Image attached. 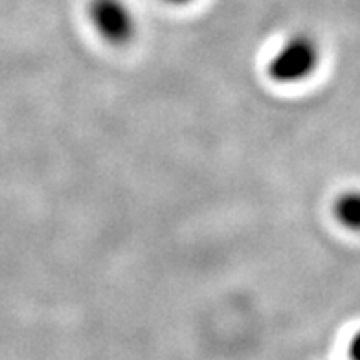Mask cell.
Instances as JSON below:
<instances>
[{
    "label": "cell",
    "instance_id": "4",
    "mask_svg": "<svg viewBox=\"0 0 360 360\" xmlns=\"http://www.w3.org/2000/svg\"><path fill=\"white\" fill-rule=\"evenodd\" d=\"M349 353H351V359L360 360V331L356 333L355 337H353V340H351Z\"/></svg>",
    "mask_w": 360,
    "mask_h": 360
},
{
    "label": "cell",
    "instance_id": "2",
    "mask_svg": "<svg viewBox=\"0 0 360 360\" xmlns=\"http://www.w3.org/2000/svg\"><path fill=\"white\" fill-rule=\"evenodd\" d=\"M89 17L96 32L110 44H127L136 34V19L124 0H92Z\"/></svg>",
    "mask_w": 360,
    "mask_h": 360
},
{
    "label": "cell",
    "instance_id": "1",
    "mask_svg": "<svg viewBox=\"0 0 360 360\" xmlns=\"http://www.w3.org/2000/svg\"><path fill=\"white\" fill-rule=\"evenodd\" d=\"M320 50L309 35H294L287 39L269 61V76L281 85H294L307 79L318 67Z\"/></svg>",
    "mask_w": 360,
    "mask_h": 360
},
{
    "label": "cell",
    "instance_id": "5",
    "mask_svg": "<svg viewBox=\"0 0 360 360\" xmlns=\"http://www.w3.org/2000/svg\"><path fill=\"white\" fill-rule=\"evenodd\" d=\"M167 2H171V4H188V2H191V0H167Z\"/></svg>",
    "mask_w": 360,
    "mask_h": 360
},
{
    "label": "cell",
    "instance_id": "3",
    "mask_svg": "<svg viewBox=\"0 0 360 360\" xmlns=\"http://www.w3.org/2000/svg\"><path fill=\"white\" fill-rule=\"evenodd\" d=\"M335 217L347 230L360 232V191H346L335 202Z\"/></svg>",
    "mask_w": 360,
    "mask_h": 360
}]
</instances>
